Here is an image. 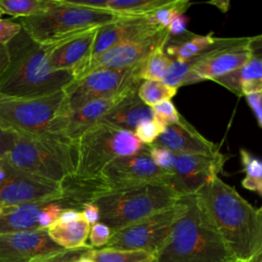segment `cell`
Returning a JSON list of instances; mask_svg holds the SVG:
<instances>
[{
	"instance_id": "obj_1",
	"label": "cell",
	"mask_w": 262,
	"mask_h": 262,
	"mask_svg": "<svg viewBox=\"0 0 262 262\" xmlns=\"http://www.w3.org/2000/svg\"><path fill=\"white\" fill-rule=\"evenodd\" d=\"M194 194L221 235L233 262H261L262 209L216 176Z\"/></svg>"
},
{
	"instance_id": "obj_2",
	"label": "cell",
	"mask_w": 262,
	"mask_h": 262,
	"mask_svg": "<svg viewBox=\"0 0 262 262\" xmlns=\"http://www.w3.org/2000/svg\"><path fill=\"white\" fill-rule=\"evenodd\" d=\"M154 256L156 262H233L194 193L184 195L181 215Z\"/></svg>"
},
{
	"instance_id": "obj_3",
	"label": "cell",
	"mask_w": 262,
	"mask_h": 262,
	"mask_svg": "<svg viewBox=\"0 0 262 262\" xmlns=\"http://www.w3.org/2000/svg\"><path fill=\"white\" fill-rule=\"evenodd\" d=\"M10 61L0 78V94L37 98L54 94L70 84L73 74L52 71L47 60V47L35 42L23 29L7 44Z\"/></svg>"
},
{
	"instance_id": "obj_4",
	"label": "cell",
	"mask_w": 262,
	"mask_h": 262,
	"mask_svg": "<svg viewBox=\"0 0 262 262\" xmlns=\"http://www.w3.org/2000/svg\"><path fill=\"white\" fill-rule=\"evenodd\" d=\"M183 194L167 183H146L102 193L89 202L97 205L100 222L113 232L175 205Z\"/></svg>"
},
{
	"instance_id": "obj_5",
	"label": "cell",
	"mask_w": 262,
	"mask_h": 262,
	"mask_svg": "<svg viewBox=\"0 0 262 262\" xmlns=\"http://www.w3.org/2000/svg\"><path fill=\"white\" fill-rule=\"evenodd\" d=\"M145 146L133 132L99 121L77 140L76 167L73 175L68 179L76 181L93 179L115 160L140 152Z\"/></svg>"
},
{
	"instance_id": "obj_6",
	"label": "cell",
	"mask_w": 262,
	"mask_h": 262,
	"mask_svg": "<svg viewBox=\"0 0 262 262\" xmlns=\"http://www.w3.org/2000/svg\"><path fill=\"white\" fill-rule=\"evenodd\" d=\"M5 159L16 170L63 183L75 171L76 146L15 132Z\"/></svg>"
},
{
	"instance_id": "obj_7",
	"label": "cell",
	"mask_w": 262,
	"mask_h": 262,
	"mask_svg": "<svg viewBox=\"0 0 262 262\" xmlns=\"http://www.w3.org/2000/svg\"><path fill=\"white\" fill-rule=\"evenodd\" d=\"M121 15L110 11L78 6L67 0L56 3L43 13L19 19L23 30L37 43L49 46L92 28L101 27Z\"/></svg>"
},
{
	"instance_id": "obj_8",
	"label": "cell",
	"mask_w": 262,
	"mask_h": 262,
	"mask_svg": "<svg viewBox=\"0 0 262 262\" xmlns=\"http://www.w3.org/2000/svg\"><path fill=\"white\" fill-rule=\"evenodd\" d=\"M63 99V90L37 98L0 94V123L14 132L74 145L55 137L51 132L55 119L61 113Z\"/></svg>"
},
{
	"instance_id": "obj_9",
	"label": "cell",
	"mask_w": 262,
	"mask_h": 262,
	"mask_svg": "<svg viewBox=\"0 0 262 262\" xmlns=\"http://www.w3.org/2000/svg\"><path fill=\"white\" fill-rule=\"evenodd\" d=\"M142 61L129 68L96 70L79 79H74L63 88L61 114L75 111L90 100L138 87L142 81L140 79Z\"/></svg>"
},
{
	"instance_id": "obj_10",
	"label": "cell",
	"mask_w": 262,
	"mask_h": 262,
	"mask_svg": "<svg viewBox=\"0 0 262 262\" xmlns=\"http://www.w3.org/2000/svg\"><path fill=\"white\" fill-rule=\"evenodd\" d=\"M183 209L184 195L175 205L113 232L104 247L144 251L155 255L169 236Z\"/></svg>"
},
{
	"instance_id": "obj_11",
	"label": "cell",
	"mask_w": 262,
	"mask_h": 262,
	"mask_svg": "<svg viewBox=\"0 0 262 262\" xmlns=\"http://www.w3.org/2000/svg\"><path fill=\"white\" fill-rule=\"evenodd\" d=\"M254 37L217 38L215 43L189 62V84L214 81L247 62L253 54Z\"/></svg>"
},
{
	"instance_id": "obj_12",
	"label": "cell",
	"mask_w": 262,
	"mask_h": 262,
	"mask_svg": "<svg viewBox=\"0 0 262 262\" xmlns=\"http://www.w3.org/2000/svg\"><path fill=\"white\" fill-rule=\"evenodd\" d=\"M170 39L166 29L119 44L95 56L80 62L73 71L74 79H79L100 69H122L133 67L144 60L152 51L165 47Z\"/></svg>"
},
{
	"instance_id": "obj_13",
	"label": "cell",
	"mask_w": 262,
	"mask_h": 262,
	"mask_svg": "<svg viewBox=\"0 0 262 262\" xmlns=\"http://www.w3.org/2000/svg\"><path fill=\"white\" fill-rule=\"evenodd\" d=\"M62 198V183L16 170L11 166L0 186V206L3 209Z\"/></svg>"
},
{
	"instance_id": "obj_14",
	"label": "cell",
	"mask_w": 262,
	"mask_h": 262,
	"mask_svg": "<svg viewBox=\"0 0 262 262\" xmlns=\"http://www.w3.org/2000/svg\"><path fill=\"white\" fill-rule=\"evenodd\" d=\"M228 156L221 151L214 156L178 155L172 170L175 187L183 195L194 193L202 185L219 176Z\"/></svg>"
},
{
	"instance_id": "obj_15",
	"label": "cell",
	"mask_w": 262,
	"mask_h": 262,
	"mask_svg": "<svg viewBox=\"0 0 262 262\" xmlns=\"http://www.w3.org/2000/svg\"><path fill=\"white\" fill-rule=\"evenodd\" d=\"M61 250L47 230L0 234V262H32Z\"/></svg>"
},
{
	"instance_id": "obj_16",
	"label": "cell",
	"mask_w": 262,
	"mask_h": 262,
	"mask_svg": "<svg viewBox=\"0 0 262 262\" xmlns=\"http://www.w3.org/2000/svg\"><path fill=\"white\" fill-rule=\"evenodd\" d=\"M159 30L162 29L155 24L149 15L119 16L98 29L88 57L95 56L114 46L146 36Z\"/></svg>"
},
{
	"instance_id": "obj_17",
	"label": "cell",
	"mask_w": 262,
	"mask_h": 262,
	"mask_svg": "<svg viewBox=\"0 0 262 262\" xmlns=\"http://www.w3.org/2000/svg\"><path fill=\"white\" fill-rule=\"evenodd\" d=\"M178 155L214 156L220 152L219 145L204 137L184 118L170 126L152 143Z\"/></svg>"
},
{
	"instance_id": "obj_18",
	"label": "cell",
	"mask_w": 262,
	"mask_h": 262,
	"mask_svg": "<svg viewBox=\"0 0 262 262\" xmlns=\"http://www.w3.org/2000/svg\"><path fill=\"white\" fill-rule=\"evenodd\" d=\"M100 27L73 35L47 47V60L52 71L72 72L88 57Z\"/></svg>"
},
{
	"instance_id": "obj_19",
	"label": "cell",
	"mask_w": 262,
	"mask_h": 262,
	"mask_svg": "<svg viewBox=\"0 0 262 262\" xmlns=\"http://www.w3.org/2000/svg\"><path fill=\"white\" fill-rule=\"evenodd\" d=\"M213 82L227 88L237 96L262 91L261 36L254 37L253 54L241 68L215 79Z\"/></svg>"
},
{
	"instance_id": "obj_20",
	"label": "cell",
	"mask_w": 262,
	"mask_h": 262,
	"mask_svg": "<svg viewBox=\"0 0 262 262\" xmlns=\"http://www.w3.org/2000/svg\"><path fill=\"white\" fill-rule=\"evenodd\" d=\"M152 118L151 108L145 105L135 93L112 110L102 118L101 121L120 129L134 132L141 122Z\"/></svg>"
},
{
	"instance_id": "obj_21",
	"label": "cell",
	"mask_w": 262,
	"mask_h": 262,
	"mask_svg": "<svg viewBox=\"0 0 262 262\" xmlns=\"http://www.w3.org/2000/svg\"><path fill=\"white\" fill-rule=\"evenodd\" d=\"M90 225L80 218L73 222L52 223L46 230L49 237L61 249L71 250L81 248L87 245Z\"/></svg>"
},
{
	"instance_id": "obj_22",
	"label": "cell",
	"mask_w": 262,
	"mask_h": 262,
	"mask_svg": "<svg viewBox=\"0 0 262 262\" xmlns=\"http://www.w3.org/2000/svg\"><path fill=\"white\" fill-rule=\"evenodd\" d=\"M180 40L168 41L165 46L166 53L175 60L187 61L190 60L206 50H208L216 41V37L212 33L208 35H193L188 32L179 37Z\"/></svg>"
},
{
	"instance_id": "obj_23",
	"label": "cell",
	"mask_w": 262,
	"mask_h": 262,
	"mask_svg": "<svg viewBox=\"0 0 262 262\" xmlns=\"http://www.w3.org/2000/svg\"><path fill=\"white\" fill-rule=\"evenodd\" d=\"M56 0H0V9L12 17H30L43 13L52 7Z\"/></svg>"
},
{
	"instance_id": "obj_24",
	"label": "cell",
	"mask_w": 262,
	"mask_h": 262,
	"mask_svg": "<svg viewBox=\"0 0 262 262\" xmlns=\"http://www.w3.org/2000/svg\"><path fill=\"white\" fill-rule=\"evenodd\" d=\"M241 163L243 167V172L245 177L242 180V185L252 191L262 196V163L254 156L252 152L246 148L239 149Z\"/></svg>"
},
{
	"instance_id": "obj_25",
	"label": "cell",
	"mask_w": 262,
	"mask_h": 262,
	"mask_svg": "<svg viewBox=\"0 0 262 262\" xmlns=\"http://www.w3.org/2000/svg\"><path fill=\"white\" fill-rule=\"evenodd\" d=\"M88 256L94 262H145L154 257L152 254L144 251L122 250L106 247L91 249Z\"/></svg>"
},
{
	"instance_id": "obj_26",
	"label": "cell",
	"mask_w": 262,
	"mask_h": 262,
	"mask_svg": "<svg viewBox=\"0 0 262 262\" xmlns=\"http://www.w3.org/2000/svg\"><path fill=\"white\" fill-rule=\"evenodd\" d=\"M178 89L172 88L157 80H142L137 88V97L147 106L151 107L162 101L171 100Z\"/></svg>"
},
{
	"instance_id": "obj_27",
	"label": "cell",
	"mask_w": 262,
	"mask_h": 262,
	"mask_svg": "<svg viewBox=\"0 0 262 262\" xmlns=\"http://www.w3.org/2000/svg\"><path fill=\"white\" fill-rule=\"evenodd\" d=\"M171 62L172 58L166 53L165 47L156 49L142 61L140 79L162 81Z\"/></svg>"
},
{
	"instance_id": "obj_28",
	"label": "cell",
	"mask_w": 262,
	"mask_h": 262,
	"mask_svg": "<svg viewBox=\"0 0 262 262\" xmlns=\"http://www.w3.org/2000/svg\"><path fill=\"white\" fill-rule=\"evenodd\" d=\"M189 62L172 59L162 82L169 87L178 89L181 86L189 85Z\"/></svg>"
},
{
	"instance_id": "obj_29",
	"label": "cell",
	"mask_w": 262,
	"mask_h": 262,
	"mask_svg": "<svg viewBox=\"0 0 262 262\" xmlns=\"http://www.w3.org/2000/svg\"><path fill=\"white\" fill-rule=\"evenodd\" d=\"M189 6H190L189 1L174 0L170 5L155 11L149 16L159 28L167 29V27L170 25L173 17L178 13H181V12L185 13V11L188 9Z\"/></svg>"
},
{
	"instance_id": "obj_30",
	"label": "cell",
	"mask_w": 262,
	"mask_h": 262,
	"mask_svg": "<svg viewBox=\"0 0 262 262\" xmlns=\"http://www.w3.org/2000/svg\"><path fill=\"white\" fill-rule=\"evenodd\" d=\"M165 126L154 118L141 122L134 130V135L145 145L152 144L165 130Z\"/></svg>"
},
{
	"instance_id": "obj_31",
	"label": "cell",
	"mask_w": 262,
	"mask_h": 262,
	"mask_svg": "<svg viewBox=\"0 0 262 262\" xmlns=\"http://www.w3.org/2000/svg\"><path fill=\"white\" fill-rule=\"evenodd\" d=\"M154 119L160 122L165 127L177 123L181 119L175 104L171 100L162 101L150 107Z\"/></svg>"
},
{
	"instance_id": "obj_32",
	"label": "cell",
	"mask_w": 262,
	"mask_h": 262,
	"mask_svg": "<svg viewBox=\"0 0 262 262\" xmlns=\"http://www.w3.org/2000/svg\"><path fill=\"white\" fill-rule=\"evenodd\" d=\"M146 149H147L148 156L150 157L151 161L155 163V165L159 169H161L169 174H172L176 154L170 151L167 148L157 146L154 144L146 145Z\"/></svg>"
},
{
	"instance_id": "obj_33",
	"label": "cell",
	"mask_w": 262,
	"mask_h": 262,
	"mask_svg": "<svg viewBox=\"0 0 262 262\" xmlns=\"http://www.w3.org/2000/svg\"><path fill=\"white\" fill-rule=\"evenodd\" d=\"M91 249H93L89 244L84 247L71 249V250H61L43 257H40L32 262H73L76 259L87 254Z\"/></svg>"
},
{
	"instance_id": "obj_34",
	"label": "cell",
	"mask_w": 262,
	"mask_h": 262,
	"mask_svg": "<svg viewBox=\"0 0 262 262\" xmlns=\"http://www.w3.org/2000/svg\"><path fill=\"white\" fill-rule=\"evenodd\" d=\"M113 234L112 229L102 222H97L90 226L89 229V245L93 249H99L104 247L111 239Z\"/></svg>"
},
{
	"instance_id": "obj_35",
	"label": "cell",
	"mask_w": 262,
	"mask_h": 262,
	"mask_svg": "<svg viewBox=\"0 0 262 262\" xmlns=\"http://www.w3.org/2000/svg\"><path fill=\"white\" fill-rule=\"evenodd\" d=\"M21 29L18 21L0 18V44H8L19 34Z\"/></svg>"
},
{
	"instance_id": "obj_36",
	"label": "cell",
	"mask_w": 262,
	"mask_h": 262,
	"mask_svg": "<svg viewBox=\"0 0 262 262\" xmlns=\"http://www.w3.org/2000/svg\"><path fill=\"white\" fill-rule=\"evenodd\" d=\"M187 23H188V17L185 15V13L181 12L176 14L166 29L170 38L172 36L181 37L185 35L187 33Z\"/></svg>"
},
{
	"instance_id": "obj_37",
	"label": "cell",
	"mask_w": 262,
	"mask_h": 262,
	"mask_svg": "<svg viewBox=\"0 0 262 262\" xmlns=\"http://www.w3.org/2000/svg\"><path fill=\"white\" fill-rule=\"evenodd\" d=\"M248 105L250 106L257 125L261 128L262 127V91L261 92H256V93H252V94H248L246 96H244Z\"/></svg>"
},
{
	"instance_id": "obj_38",
	"label": "cell",
	"mask_w": 262,
	"mask_h": 262,
	"mask_svg": "<svg viewBox=\"0 0 262 262\" xmlns=\"http://www.w3.org/2000/svg\"><path fill=\"white\" fill-rule=\"evenodd\" d=\"M81 212L84 220L91 226L100 221V211L93 202H86L81 206Z\"/></svg>"
},
{
	"instance_id": "obj_39",
	"label": "cell",
	"mask_w": 262,
	"mask_h": 262,
	"mask_svg": "<svg viewBox=\"0 0 262 262\" xmlns=\"http://www.w3.org/2000/svg\"><path fill=\"white\" fill-rule=\"evenodd\" d=\"M15 132L0 123V156L6 157L14 141Z\"/></svg>"
},
{
	"instance_id": "obj_40",
	"label": "cell",
	"mask_w": 262,
	"mask_h": 262,
	"mask_svg": "<svg viewBox=\"0 0 262 262\" xmlns=\"http://www.w3.org/2000/svg\"><path fill=\"white\" fill-rule=\"evenodd\" d=\"M10 61L7 44H0V78L6 72Z\"/></svg>"
},
{
	"instance_id": "obj_41",
	"label": "cell",
	"mask_w": 262,
	"mask_h": 262,
	"mask_svg": "<svg viewBox=\"0 0 262 262\" xmlns=\"http://www.w3.org/2000/svg\"><path fill=\"white\" fill-rule=\"evenodd\" d=\"M9 169H10V165L8 164L6 159L1 158L0 159V186L4 182V180L6 179V177L8 175V172H9Z\"/></svg>"
},
{
	"instance_id": "obj_42",
	"label": "cell",
	"mask_w": 262,
	"mask_h": 262,
	"mask_svg": "<svg viewBox=\"0 0 262 262\" xmlns=\"http://www.w3.org/2000/svg\"><path fill=\"white\" fill-rule=\"evenodd\" d=\"M208 4L214 5L215 7H217V8H218L220 11H222V12H226V11L229 9V6H230V2H229V1H226V0L210 1V2H208Z\"/></svg>"
},
{
	"instance_id": "obj_43",
	"label": "cell",
	"mask_w": 262,
	"mask_h": 262,
	"mask_svg": "<svg viewBox=\"0 0 262 262\" xmlns=\"http://www.w3.org/2000/svg\"><path fill=\"white\" fill-rule=\"evenodd\" d=\"M89 253V252H88ZM88 253L87 254H85V255H83L82 257H80V258H78V259H76L75 261H73V262H94L89 256H88Z\"/></svg>"
},
{
	"instance_id": "obj_44",
	"label": "cell",
	"mask_w": 262,
	"mask_h": 262,
	"mask_svg": "<svg viewBox=\"0 0 262 262\" xmlns=\"http://www.w3.org/2000/svg\"><path fill=\"white\" fill-rule=\"evenodd\" d=\"M145 262H156V259H155V256L152 257V258H150L149 260H147V261H145Z\"/></svg>"
},
{
	"instance_id": "obj_45",
	"label": "cell",
	"mask_w": 262,
	"mask_h": 262,
	"mask_svg": "<svg viewBox=\"0 0 262 262\" xmlns=\"http://www.w3.org/2000/svg\"><path fill=\"white\" fill-rule=\"evenodd\" d=\"M2 212H3V208L0 206V215L2 214Z\"/></svg>"
},
{
	"instance_id": "obj_46",
	"label": "cell",
	"mask_w": 262,
	"mask_h": 262,
	"mask_svg": "<svg viewBox=\"0 0 262 262\" xmlns=\"http://www.w3.org/2000/svg\"><path fill=\"white\" fill-rule=\"evenodd\" d=\"M2 14H3V12H2L1 9H0V18H1V16H2Z\"/></svg>"
},
{
	"instance_id": "obj_47",
	"label": "cell",
	"mask_w": 262,
	"mask_h": 262,
	"mask_svg": "<svg viewBox=\"0 0 262 262\" xmlns=\"http://www.w3.org/2000/svg\"><path fill=\"white\" fill-rule=\"evenodd\" d=\"M1 158H4V157H1V156H0V159H1Z\"/></svg>"
}]
</instances>
